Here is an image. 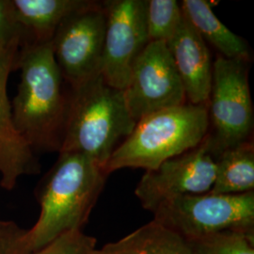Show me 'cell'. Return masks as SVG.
Masks as SVG:
<instances>
[{
    "label": "cell",
    "mask_w": 254,
    "mask_h": 254,
    "mask_svg": "<svg viewBox=\"0 0 254 254\" xmlns=\"http://www.w3.org/2000/svg\"><path fill=\"white\" fill-rule=\"evenodd\" d=\"M17 70L18 90L10 102L14 127L35 154L60 152L69 92L64 90L51 42L22 43Z\"/></svg>",
    "instance_id": "obj_1"
},
{
    "label": "cell",
    "mask_w": 254,
    "mask_h": 254,
    "mask_svg": "<svg viewBox=\"0 0 254 254\" xmlns=\"http://www.w3.org/2000/svg\"><path fill=\"white\" fill-rule=\"evenodd\" d=\"M109 174L91 158L77 153H60L37 187L41 212L27 230L33 253L65 234L82 231L100 197Z\"/></svg>",
    "instance_id": "obj_2"
},
{
    "label": "cell",
    "mask_w": 254,
    "mask_h": 254,
    "mask_svg": "<svg viewBox=\"0 0 254 254\" xmlns=\"http://www.w3.org/2000/svg\"><path fill=\"white\" fill-rule=\"evenodd\" d=\"M124 91L102 74L70 89L60 153H77L104 169L111 154L136 127Z\"/></svg>",
    "instance_id": "obj_3"
},
{
    "label": "cell",
    "mask_w": 254,
    "mask_h": 254,
    "mask_svg": "<svg viewBox=\"0 0 254 254\" xmlns=\"http://www.w3.org/2000/svg\"><path fill=\"white\" fill-rule=\"evenodd\" d=\"M208 108L186 103L136 122L132 133L116 148L104 171L125 168L151 171L166 160L198 147L207 136Z\"/></svg>",
    "instance_id": "obj_4"
},
{
    "label": "cell",
    "mask_w": 254,
    "mask_h": 254,
    "mask_svg": "<svg viewBox=\"0 0 254 254\" xmlns=\"http://www.w3.org/2000/svg\"><path fill=\"white\" fill-rule=\"evenodd\" d=\"M251 62L230 60L218 55L213 63L209 94V130L206 136L211 154L253 139L254 107L249 86Z\"/></svg>",
    "instance_id": "obj_5"
},
{
    "label": "cell",
    "mask_w": 254,
    "mask_h": 254,
    "mask_svg": "<svg viewBox=\"0 0 254 254\" xmlns=\"http://www.w3.org/2000/svg\"><path fill=\"white\" fill-rule=\"evenodd\" d=\"M154 220L187 241L224 231L254 232V191L184 195L161 203Z\"/></svg>",
    "instance_id": "obj_6"
},
{
    "label": "cell",
    "mask_w": 254,
    "mask_h": 254,
    "mask_svg": "<svg viewBox=\"0 0 254 254\" xmlns=\"http://www.w3.org/2000/svg\"><path fill=\"white\" fill-rule=\"evenodd\" d=\"M106 31L103 2L67 16L51 40L55 61L70 89L101 73Z\"/></svg>",
    "instance_id": "obj_7"
},
{
    "label": "cell",
    "mask_w": 254,
    "mask_h": 254,
    "mask_svg": "<svg viewBox=\"0 0 254 254\" xmlns=\"http://www.w3.org/2000/svg\"><path fill=\"white\" fill-rule=\"evenodd\" d=\"M124 94L136 123L155 112L188 103L166 43L150 42L147 45L133 65Z\"/></svg>",
    "instance_id": "obj_8"
},
{
    "label": "cell",
    "mask_w": 254,
    "mask_h": 254,
    "mask_svg": "<svg viewBox=\"0 0 254 254\" xmlns=\"http://www.w3.org/2000/svg\"><path fill=\"white\" fill-rule=\"evenodd\" d=\"M148 0L103 2L106 14L101 74L111 87L124 91L133 65L150 43L147 32Z\"/></svg>",
    "instance_id": "obj_9"
},
{
    "label": "cell",
    "mask_w": 254,
    "mask_h": 254,
    "mask_svg": "<svg viewBox=\"0 0 254 254\" xmlns=\"http://www.w3.org/2000/svg\"><path fill=\"white\" fill-rule=\"evenodd\" d=\"M215 177L216 159L205 137L198 147L146 171L135 194L142 207L154 213L161 203L174 198L208 193Z\"/></svg>",
    "instance_id": "obj_10"
},
{
    "label": "cell",
    "mask_w": 254,
    "mask_h": 254,
    "mask_svg": "<svg viewBox=\"0 0 254 254\" xmlns=\"http://www.w3.org/2000/svg\"><path fill=\"white\" fill-rule=\"evenodd\" d=\"M22 38L0 45V186L11 190L24 175L40 173L36 154L14 127L8 97L9 73L15 71Z\"/></svg>",
    "instance_id": "obj_11"
},
{
    "label": "cell",
    "mask_w": 254,
    "mask_h": 254,
    "mask_svg": "<svg viewBox=\"0 0 254 254\" xmlns=\"http://www.w3.org/2000/svg\"><path fill=\"white\" fill-rule=\"evenodd\" d=\"M167 46L181 78L188 103L207 106L213 63L206 43L185 17L178 32Z\"/></svg>",
    "instance_id": "obj_12"
},
{
    "label": "cell",
    "mask_w": 254,
    "mask_h": 254,
    "mask_svg": "<svg viewBox=\"0 0 254 254\" xmlns=\"http://www.w3.org/2000/svg\"><path fill=\"white\" fill-rule=\"evenodd\" d=\"M91 0H10L22 43L51 42L67 16L89 6Z\"/></svg>",
    "instance_id": "obj_13"
},
{
    "label": "cell",
    "mask_w": 254,
    "mask_h": 254,
    "mask_svg": "<svg viewBox=\"0 0 254 254\" xmlns=\"http://www.w3.org/2000/svg\"><path fill=\"white\" fill-rule=\"evenodd\" d=\"M185 17L190 22L203 41L214 46L219 56L230 60L251 62L252 56L247 42L232 32L212 9L205 0H184L181 4Z\"/></svg>",
    "instance_id": "obj_14"
},
{
    "label": "cell",
    "mask_w": 254,
    "mask_h": 254,
    "mask_svg": "<svg viewBox=\"0 0 254 254\" xmlns=\"http://www.w3.org/2000/svg\"><path fill=\"white\" fill-rule=\"evenodd\" d=\"M86 254H192L188 241L152 220L116 242Z\"/></svg>",
    "instance_id": "obj_15"
},
{
    "label": "cell",
    "mask_w": 254,
    "mask_h": 254,
    "mask_svg": "<svg viewBox=\"0 0 254 254\" xmlns=\"http://www.w3.org/2000/svg\"><path fill=\"white\" fill-rule=\"evenodd\" d=\"M216 159L214 194L236 195L254 191V145L251 139L222 151Z\"/></svg>",
    "instance_id": "obj_16"
},
{
    "label": "cell",
    "mask_w": 254,
    "mask_h": 254,
    "mask_svg": "<svg viewBox=\"0 0 254 254\" xmlns=\"http://www.w3.org/2000/svg\"><path fill=\"white\" fill-rule=\"evenodd\" d=\"M181 4L175 0H148L147 32L150 42L168 44L176 35L184 21Z\"/></svg>",
    "instance_id": "obj_17"
},
{
    "label": "cell",
    "mask_w": 254,
    "mask_h": 254,
    "mask_svg": "<svg viewBox=\"0 0 254 254\" xmlns=\"http://www.w3.org/2000/svg\"><path fill=\"white\" fill-rule=\"evenodd\" d=\"M188 243L192 254H254V232L224 231Z\"/></svg>",
    "instance_id": "obj_18"
},
{
    "label": "cell",
    "mask_w": 254,
    "mask_h": 254,
    "mask_svg": "<svg viewBox=\"0 0 254 254\" xmlns=\"http://www.w3.org/2000/svg\"><path fill=\"white\" fill-rule=\"evenodd\" d=\"M96 248V239L83 231L65 234L33 254H86Z\"/></svg>",
    "instance_id": "obj_19"
},
{
    "label": "cell",
    "mask_w": 254,
    "mask_h": 254,
    "mask_svg": "<svg viewBox=\"0 0 254 254\" xmlns=\"http://www.w3.org/2000/svg\"><path fill=\"white\" fill-rule=\"evenodd\" d=\"M27 230L13 221L0 220V254H33Z\"/></svg>",
    "instance_id": "obj_20"
},
{
    "label": "cell",
    "mask_w": 254,
    "mask_h": 254,
    "mask_svg": "<svg viewBox=\"0 0 254 254\" xmlns=\"http://www.w3.org/2000/svg\"><path fill=\"white\" fill-rule=\"evenodd\" d=\"M21 37V30L15 22L10 0H0V45Z\"/></svg>",
    "instance_id": "obj_21"
}]
</instances>
